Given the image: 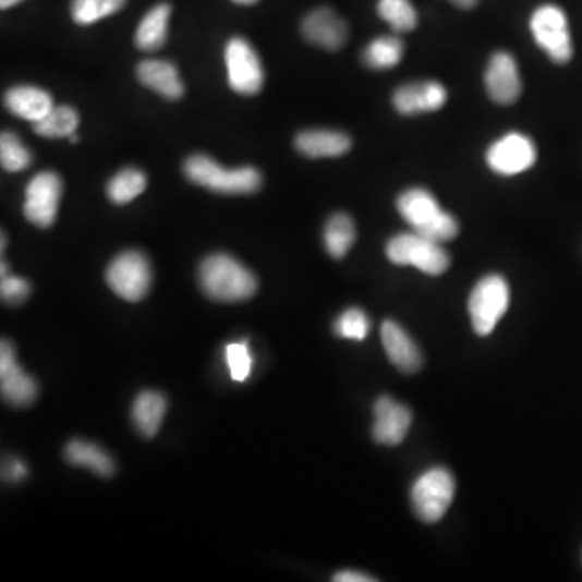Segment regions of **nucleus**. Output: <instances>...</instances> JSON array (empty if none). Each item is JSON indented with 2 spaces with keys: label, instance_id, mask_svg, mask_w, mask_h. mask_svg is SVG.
Here are the masks:
<instances>
[{
  "label": "nucleus",
  "instance_id": "obj_1",
  "mask_svg": "<svg viewBox=\"0 0 582 582\" xmlns=\"http://www.w3.org/2000/svg\"><path fill=\"white\" fill-rule=\"evenodd\" d=\"M199 286L210 300L240 303L256 294L257 279L230 254H213L199 266Z\"/></svg>",
  "mask_w": 582,
  "mask_h": 582
},
{
  "label": "nucleus",
  "instance_id": "obj_2",
  "mask_svg": "<svg viewBox=\"0 0 582 582\" xmlns=\"http://www.w3.org/2000/svg\"><path fill=\"white\" fill-rule=\"evenodd\" d=\"M397 209L400 216L413 227V232L427 237L437 243H447L457 239L460 223L447 210L441 209L437 197L429 190H407L398 196Z\"/></svg>",
  "mask_w": 582,
  "mask_h": 582
},
{
  "label": "nucleus",
  "instance_id": "obj_3",
  "mask_svg": "<svg viewBox=\"0 0 582 582\" xmlns=\"http://www.w3.org/2000/svg\"><path fill=\"white\" fill-rule=\"evenodd\" d=\"M185 175L194 185L222 194H250L263 186V175L254 167L226 169L204 154L186 159Z\"/></svg>",
  "mask_w": 582,
  "mask_h": 582
},
{
  "label": "nucleus",
  "instance_id": "obj_4",
  "mask_svg": "<svg viewBox=\"0 0 582 582\" xmlns=\"http://www.w3.org/2000/svg\"><path fill=\"white\" fill-rule=\"evenodd\" d=\"M387 257L395 266H413L427 276H441L450 267V256L441 247L420 233H400L387 243Z\"/></svg>",
  "mask_w": 582,
  "mask_h": 582
},
{
  "label": "nucleus",
  "instance_id": "obj_5",
  "mask_svg": "<svg viewBox=\"0 0 582 582\" xmlns=\"http://www.w3.org/2000/svg\"><path fill=\"white\" fill-rule=\"evenodd\" d=\"M510 306V286L498 274L485 276L471 291L468 301L474 332L481 337L490 336L498 320L505 316Z\"/></svg>",
  "mask_w": 582,
  "mask_h": 582
},
{
  "label": "nucleus",
  "instance_id": "obj_6",
  "mask_svg": "<svg viewBox=\"0 0 582 582\" xmlns=\"http://www.w3.org/2000/svg\"><path fill=\"white\" fill-rule=\"evenodd\" d=\"M531 33L535 45L538 46L551 62L568 63L573 57V41H571L570 25L567 13L554 3L538 7L531 16Z\"/></svg>",
  "mask_w": 582,
  "mask_h": 582
},
{
  "label": "nucleus",
  "instance_id": "obj_7",
  "mask_svg": "<svg viewBox=\"0 0 582 582\" xmlns=\"http://www.w3.org/2000/svg\"><path fill=\"white\" fill-rule=\"evenodd\" d=\"M454 497V480L445 468L424 473L411 488L414 513L424 523H437L447 513Z\"/></svg>",
  "mask_w": 582,
  "mask_h": 582
},
{
  "label": "nucleus",
  "instance_id": "obj_8",
  "mask_svg": "<svg viewBox=\"0 0 582 582\" xmlns=\"http://www.w3.org/2000/svg\"><path fill=\"white\" fill-rule=\"evenodd\" d=\"M106 280L117 296L136 303L149 293L153 269L145 254L140 251H125L107 267Z\"/></svg>",
  "mask_w": 582,
  "mask_h": 582
},
{
  "label": "nucleus",
  "instance_id": "obj_9",
  "mask_svg": "<svg viewBox=\"0 0 582 582\" xmlns=\"http://www.w3.org/2000/svg\"><path fill=\"white\" fill-rule=\"evenodd\" d=\"M229 85L243 96H254L263 89L264 66L253 46L243 38H233L226 46Z\"/></svg>",
  "mask_w": 582,
  "mask_h": 582
},
{
  "label": "nucleus",
  "instance_id": "obj_10",
  "mask_svg": "<svg viewBox=\"0 0 582 582\" xmlns=\"http://www.w3.org/2000/svg\"><path fill=\"white\" fill-rule=\"evenodd\" d=\"M485 160L492 172L497 175H520L534 166L537 160V147L524 133L511 132L492 143L485 153Z\"/></svg>",
  "mask_w": 582,
  "mask_h": 582
},
{
  "label": "nucleus",
  "instance_id": "obj_11",
  "mask_svg": "<svg viewBox=\"0 0 582 582\" xmlns=\"http://www.w3.org/2000/svg\"><path fill=\"white\" fill-rule=\"evenodd\" d=\"M62 197V179L52 170L39 172L26 186L23 214L26 220L39 229L53 226Z\"/></svg>",
  "mask_w": 582,
  "mask_h": 582
},
{
  "label": "nucleus",
  "instance_id": "obj_12",
  "mask_svg": "<svg viewBox=\"0 0 582 582\" xmlns=\"http://www.w3.org/2000/svg\"><path fill=\"white\" fill-rule=\"evenodd\" d=\"M0 391L10 407L26 408L38 398V384L16 363L12 343L2 340L0 344Z\"/></svg>",
  "mask_w": 582,
  "mask_h": 582
},
{
  "label": "nucleus",
  "instance_id": "obj_13",
  "mask_svg": "<svg viewBox=\"0 0 582 582\" xmlns=\"http://www.w3.org/2000/svg\"><path fill=\"white\" fill-rule=\"evenodd\" d=\"M485 89L494 102L510 106L523 93L517 59L508 52H495L488 60L484 75Z\"/></svg>",
  "mask_w": 582,
  "mask_h": 582
},
{
  "label": "nucleus",
  "instance_id": "obj_14",
  "mask_svg": "<svg viewBox=\"0 0 582 582\" xmlns=\"http://www.w3.org/2000/svg\"><path fill=\"white\" fill-rule=\"evenodd\" d=\"M413 414L404 404L397 403L393 398L380 397L374 404L373 437L377 444L400 445L408 436Z\"/></svg>",
  "mask_w": 582,
  "mask_h": 582
},
{
  "label": "nucleus",
  "instance_id": "obj_15",
  "mask_svg": "<svg viewBox=\"0 0 582 582\" xmlns=\"http://www.w3.org/2000/svg\"><path fill=\"white\" fill-rule=\"evenodd\" d=\"M301 33L311 45L326 50H339L347 45V22L327 7L307 13L301 23Z\"/></svg>",
  "mask_w": 582,
  "mask_h": 582
},
{
  "label": "nucleus",
  "instance_id": "obj_16",
  "mask_svg": "<svg viewBox=\"0 0 582 582\" xmlns=\"http://www.w3.org/2000/svg\"><path fill=\"white\" fill-rule=\"evenodd\" d=\"M447 99V88L434 80L408 83L393 93V106L401 116L436 112L445 106Z\"/></svg>",
  "mask_w": 582,
  "mask_h": 582
},
{
  "label": "nucleus",
  "instance_id": "obj_17",
  "mask_svg": "<svg viewBox=\"0 0 582 582\" xmlns=\"http://www.w3.org/2000/svg\"><path fill=\"white\" fill-rule=\"evenodd\" d=\"M383 337L384 350H386L388 360L391 361L397 369L404 374H414L423 367V354L417 348L416 341L408 336L407 330L395 323L386 320L380 329Z\"/></svg>",
  "mask_w": 582,
  "mask_h": 582
},
{
  "label": "nucleus",
  "instance_id": "obj_18",
  "mask_svg": "<svg viewBox=\"0 0 582 582\" xmlns=\"http://www.w3.org/2000/svg\"><path fill=\"white\" fill-rule=\"evenodd\" d=\"M294 147L310 159L340 157L351 149V138L339 130H304L294 138Z\"/></svg>",
  "mask_w": 582,
  "mask_h": 582
},
{
  "label": "nucleus",
  "instance_id": "obj_19",
  "mask_svg": "<svg viewBox=\"0 0 582 582\" xmlns=\"http://www.w3.org/2000/svg\"><path fill=\"white\" fill-rule=\"evenodd\" d=\"M140 82L166 99H180L185 93L179 70L167 60H145L136 69Z\"/></svg>",
  "mask_w": 582,
  "mask_h": 582
},
{
  "label": "nucleus",
  "instance_id": "obj_20",
  "mask_svg": "<svg viewBox=\"0 0 582 582\" xmlns=\"http://www.w3.org/2000/svg\"><path fill=\"white\" fill-rule=\"evenodd\" d=\"M3 102L13 116L32 123L41 120L53 107L52 96L36 86H15L9 89L3 97Z\"/></svg>",
  "mask_w": 582,
  "mask_h": 582
},
{
  "label": "nucleus",
  "instance_id": "obj_21",
  "mask_svg": "<svg viewBox=\"0 0 582 582\" xmlns=\"http://www.w3.org/2000/svg\"><path fill=\"white\" fill-rule=\"evenodd\" d=\"M167 411L166 395L159 391H142L133 401V423L145 437H154L162 426Z\"/></svg>",
  "mask_w": 582,
  "mask_h": 582
},
{
  "label": "nucleus",
  "instance_id": "obj_22",
  "mask_svg": "<svg viewBox=\"0 0 582 582\" xmlns=\"http://www.w3.org/2000/svg\"><path fill=\"white\" fill-rule=\"evenodd\" d=\"M65 458L73 466L86 468L100 477L116 474V463L112 458L99 447L86 440H72L65 447Z\"/></svg>",
  "mask_w": 582,
  "mask_h": 582
},
{
  "label": "nucleus",
  "instance_id": "obj_23",
  "mask_svg": "<svg viewBox=\"0 0 582 582\" xmlns=\"http://www.w3.org/2000/svg\"><path fill=\"white\" fill-rule=\"evenodd\" d=\"M172 9L169 3H159L146 13L145 19L136 29V48L153 52L162 48L167 41V29H169V19Z\"/></svg>",
  "mask_w": 582,
  "mask_h": 582
},
{
  "label": "nucleus",
  "instance_id": "obj_24",
  "mask_svg": "<svg viewBox=\"0 0 582 582\" xmlns=\"http://www.w3.org/2000/svg\"><path fill=\"white\" fill-rule=\"evenodd\" d=\"M354 242H356L354 220L344 213L334 214L324 229V246L329 256L334 259H341L347 256Z\"/></svg>",
  "mask_w": 582,
  "mask_h": 582
},
{
  "label": "nucleus",
  "instance_id": "obj_25",
  "mask_svg": "<svg viewBox=\"0 0 582 582\" xmlns=\"http://www.w3.org/2000/svg\"><path fill=\"white\" fill-rule=\"evenodd\" d=\"M80 125V116L73 107L53 106L33 129L43 138H70Z\"/></svg>",
  "mask_w": 582,
  "mask_h": 582
},
{
  "label": "nucleus",
  "instance_id": "obj_26",
  "mask_svg": "<svg viewBox=\"0 0 582 582\" xmlns=\"http://www.w3.org/2000/svg\"><path fill=\"white\" fill-rule=\"evenodd\" d=\"M404 45L397 36H380L366 46L363 62L373 70H390L401 62Z\"/></svg>",
  "mask_w": 582,
  "mask_h": 582
},
{
  "label": "nucleus",
  "instance_id": "obj_27",
  "mask_svg": "<svg viewBox=\"0 0 582 582\" xmlns=\"http://www.w3.org/2000/svg\"><path fill=\"white\" fill-rule=\"evenodd\" d=\"M147 177L138 169H123L107 185L109 199L116 204L132 203L145 192Z\"/></svg>",
  "mask_w": 582,
  "mask_h": 582
},
{
  "label": "nucleus",
  "instance_id": "obj_28",
  "mask_svg": "<svg viewBox=\"0 0 582 582\" xmlns=\"http://www.w3.org/2000/svg\"><path fill=\"white\" fill-rule=\"evenodd\" d=\"M377 13L395 33L413 32L417 26V12L411 0H379Z\"/></svg>",
  "mask_w": 582,
  "mask_h": 582
},
{
  "label": "nucleus",
  "instance_id": "obj_29",
  "mask_svg": "<svg viewBox=\"0 0 582 582\" xmlns=\"http://www.w3.org/2000/svg\"><path fill=\"white\" fill-rule=\"evenodd\" d=\"M126 0H73L72 19L78 25H93L123 9Z\"/></svg>",
  "mask_w": 582,
  "mask_h": 582
},
{
  "label": "nucleus",
  "instance_id": "obj_30",
  "mask_svg": "<svg viewBox=\"0 0 582 582\" xmlns=\"http://www.w3.org/2000/svg\"><path fill=\"white\" fill-rule=\"evenodd\" d=\"M33 156L28 147L20 142L12 132H3L0 136V163L7 172H22L32 166Z\"/></svg>",
  "mask_w": 582,
  "mask_h": 582
},
{
  "label": "nucleus",
  "instance_id": "obj_31",
  "mask_svg": "<svg viewBox=\"0 0 582 582\" xmlns=\"http://www.w3.org/2000/svg\"><path fill=\"white\" fill-rule=\"evenodd\" d=\"M223 357H226L232 380L242 384L250 379L251 373H253L254 356L247 341H232V343L227 344L226 350H223Z\"/></svg>",
  "mask_w": 582,
  "mask_h": 582
},
{
  "label": "nucleus",
  "instance_id": "obj_32",
  "mask_svg": "<svg viewBox=\"0 0 582 582\" xmlns=\"http://www.w3.org/2000/svg\"><path fill=\"white\" fill-rule=\"evenodd\" d=\"M371 320L364 311L357 307L344 311L334 324V332L341 339L363 341L369 336Z\"/></svg>",
  "mask_w": 582,
  "mask_h": 582
},
{
  "label": "nucleus",
  "instance_id": "obj_33",
  "mask_svg": "<svg viewBox=\"0 0 582 582\" xmlns=\"http://www.w3.org/2000/svg\"><path fill=\"white\" fill-rule=\"evenodd\" d=\"M32 293V286L28 280L22 279V277L2 276V282H0V294H2V301L7 304H22L26 301V298Z\"/></svg>",
  "mask_w": 582,
  "mask_h": 582
},
{
  "label": "nucleus",
  "instance_id": "obj_34",
  "mask_svg": "<svg viewBox=\"0 0 582 582\" xmlns=\"http://www.w3.org/2000/svg\"><path fill=\"white\" fill-rule=\"evenodd\" d=\"M3 480L10 484H19L28 476V468L23 463L22 460H16V458H10L3 463Z\"/></svg>",
  "mask_w": 582,
  "mask_h": 582
},
{
  "label": "nucleus",
  "instance_id": "obj_35",
  "mask_svg": "<svg viewBox=\"0 0 582 582\" xmlns=\"http://www.w3.org/2000/svg\"><path fill=\"white\" fill-rule=\"evenodd\" d=\"M336 582H369L376 581L369 574L360 573V571H341L334 577Z\"/></svg>",
  "mask_w": 582,
  "mask_h": 582
},
{
  "label": "nucleus",
  "instance_id": "obj_36",
  "mask_svg": "<svg viewBox=\"0 0 582 582\" xmlns=\"http://www.w3.org/2000/svg\"><path fill=\"white\" fill-rule=\"evenodd\" d=\"M451 2L461 7V9H474L480 3V0H451Z\"/></svg>",
  "mask_w": 582,
  "mask_h": 582
},
{
  "label": "nucleus",
  "instance_id": "obj_37",
  "mask_svg": "<svg viewBox=\"0 0 582 582\" xmlns=\"http://www.w3.org/2000/svg\"><path fill=\"white\" fill-rule=\"evenodd\" d=\"M22 2V0H0V7L2 9H10V7L16 5V3Z\"/></svg>",
  "mask_w": 582,
  "mask_h": 582
},
{
  "label": "nucleus",
  "instance_id": "obj_38",
  "mask_svg": "<svg viewBox=\"0 0 582 582\" xmlns=\"http://www.w3.org/2000/svg\"><path fill=\"white\" fill-rule=\"evenodd\" d=\"M233 2L240 3V5H253L257 0H233Z\"/></svg>",
  "mask_w": 582,
  "mask_h": 582
},
{
  "label": "nucleus",
  "instance_id": "obj_39",
  "mask_svg": "<svg viewBox=\"0 0 582 582\" xmlns=\"http://www.w3.org/2000/svg\"><path fill=\"white\" fill-rule=\"evenodd\" d=\"M69 140H70V143H72V145H76V143H78V142H80V136H78V135H76V133H73V135H72V136H70V138H69Z\"/></svg>",
  "mask_w": 582,
  "mask_h": 582
}]
</instances>
